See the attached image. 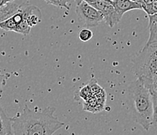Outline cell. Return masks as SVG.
I'll return each mask as SVG.
<instances>
[{
    "mask_svg": "<svg viewBox=\"0 0 157 135\" xmlns=\"http://www.w3.org/2000/svg\"><path fill=\"white\" fill-rule=\"evenodd\" d=\"M148 23H151V22H155L157 21V13L153 14V15H149L148 16Z\"/></svg>",
    "mask_w": 157,
    "mask_h": 135,
    "instance_id": "7402d4cb",
    "label": "cell"
},
{
    "mask_svg": "<svg viewBox=\"0 0 157 135\" xmlns=\"http://www.w3.org/2000/svg\"><path fill=\"white\" fill-rule=\"evenodd\" d=\"M31 27L28 25V22L25 20L18 23L16 27L15 32L18 33V34H21L23 35H28L31 31Z\"/></svg>",
    "mask_w": 157,
    "mask_h": 135,
    "instance_id": "4fadbf2b",
    "label": "cell"
},
{
    "mask_svg": "<svg viewBox=\"0 0 157 135\" xmlns=\"http://www.w3.org/2000/svg\"><path fill=\"white\" fill-rule=\"evenodd\" d=\"M16 27H17V23L14 22L12 17H10L6 20L0 23V28L6 31H13L15 32Z\"/></svg>",
    "mask_w": 157,
    "mask_h": 135,
    "instance_id": "7c38bea8",
    "label": "cell"
},
{
    "mask_svg": "<svg viewBox=\"0 0 157 135\" xmlns=\"http://www.w3.org/2000/svg\"><path fill=\"white\" fill-rule=\"evenodd\" d=\"M112 4L121 17L125 12L134 9H142V4L132 2L131 0H113Z\"/></svg>",
    "mask_w": 157,
    "mask_h": 135,
    "instance_id": "8992f818",
    "label": "cell"
},
{
    "mask_svg": "<svg viewBox=\"0 0 157 135\" xmlns=\"http://www.w3.org/2000/svg\"><path fill=\"white\" fill-rule=\"evenodd\" d=\"M93 37V33L91 30L88 29V28H84V29L81 30L78 33V37L83 42H87V41H90Z\"/></svg>",
    "mask_w": 157,
    "mask_h": 135,
    "instance_id": "2e32d148",
    "label": "cell"
},
{
    "mask_svg": "<svg viewBox=\"0 0 157 135\" xmlns=\"http://www.w3.org/2000/svg\"><path fill=\"white\" fill-rule=\"evenodd\" d=\"M55 111L52 107L37 111L25 104L22 113L10 117L12 135H53L65 125L54 115Z\"/></svg>",
    "mask_w": 157,
    "mask_h": 135,
    "instance_id": "6da1fadb",
    "label": "cell"
},
{
    "mask_svg": "<svg viewBox=\"0 0 157 135\" xmlns=\"http://www.w3.org/2000/svg\"><path fill=\"white\" fill-rule=\"evenodd\" d=\"M83 107H84V110H86V111L91 112V113H94L101 112L102 110H103L104 109V107H102V106H100L99 103H98L96 97H95L94 95H92L91 97L88 98V99L84 101Z\"/></svg>",
    "mask_w": 157,
    "mask_h": 135,
    "instance_id": "9c48e42d",
    "label": "cell"
},
{
    "mask_svg": "<svg viewBox=\"0 0 157 135\" xmlns=\"http://www.w3.org/2000/svg\"><path fill=\"white\" fill-rule=\"evenodd\" d=\"M152 101V125L157 128V95L151 92Z\"/></svg>",
    "mask_w": 157,
    "mask_h": 135,
    "instance_id": "5bb4252c",
    "label": "cell"
},
{
    "mask_svg": "<svg viewBox=\"0 0 157 135\" xmlns=\"http://www.w3.org/2000/svg\"><path fill=\"white\" fill-rule=\"evenodd\" d=\"M127 102L134 120L148 130L152 126V101L149 89L137 79L127 89Z\"/></svg>",
    "mask_w": 157,
    "mask_h": 135,
    "instance_id": "7a4b0ae2",
    "label": "cell"
},
{
    "mask_svg": "<svg viewBox=\"0 0 157 135\" xmlns=\"http://www.w3.org/2000/svg\"><path fill=\"white\" fill-rule=\"evenodd\" d=\"M111 1H113V0H111Z\"/></svg>",
    "mask_w": 157,
    "mask_h": 135,
    "instance_id": "d4e9b609",
    "label": "cell"
},
{
    "mask_svg": "<svg viewBox=\"0 0 157 135\" xmlns=\"http://www.w3.org/2000/svg\"><path fill=\"white\" fill-rule=\"evenodd\" d=\"M148 89H149L150 92H152V93H155V95H157V74L155 75V77L153 78L152 84L149 86Z\"/></svg>",
    "mask_w": 157,
    "mask_h": 135,
    "instance_id": "ac0fdd59",
    "label": "cell"
},
{
    "mask_svg": "<svg viewBox=\"0 0 157 135\" xmlns=\"http://www.w3.org/2000/svg\"><path fill=\"white\" fill-rule=\"evenodd\" d=\"M0 135H12V121L0 104Z\"/></svg>",
    "mask_w": 157,
    "mask_h": 135,
    "instance_id": "ba28073f",
    "label": "cell"
},
{
    "mask_svg": "<svg viewBox=\"0 0 157 135\" xmlns=\"http://www.w3.org/2000/svg\"><path fill=\"white\" fill-rule=\"evenodd\" d=\"M17 1V0L7 2L0 7V23L11 17L20 9V7L21 6L22 4L19 3Z\"/></svg>",
    "mask_w": 157,
    "mask_h": 135,
    "instance_id": "52a82bcc",
    "label": "cell"
},
{
    "mask_svg": "<svg viewBox=\"0 0 157 135\" xmlns=\"http://www.w3.org/2000/svg\"><path fill=\"white\" fill-rule=\"evenodd\" d=\"M149 28V37L145 45L157 43V21L148 23Z\"/></svg>",
    "mask_w": 157,
    "mask_h": 135,
    "instance_id": "30bf717a",
    "label": "cell"
},
{
    "mask_svg": "<svg viewBox=\"0 0 157 135\" xmlns=\"http://www.w3.org/2000/svg\"><path fill=\"white\" fill-rule=\"evenodd\" d=\"M91 5L98 9L102 13L104 21L109 27H113L116 24H117L121 21V18H122L117 13V10L113 5L112 1L110 0L98 1L95 3L92 4Z\"/></svg>",
    "mask_w": 157,
    "mask_h": 135,
    "instance_id": "5b68a950",
    "label": "cell"
},
{
    "mask_svg": "<svg viewBox=\"0 0 157 135\" xmlns=\"http://www.w3.org/2000/svg\"><path fill=\"white\" fill-rule=\"evenodd\" d=\"M6 82V76L2 74H0V91L2 90V86H4V84Z\"/></svg>",
    "mask_w": 157,
    "mask_h": 135,
    "instance_id": "44dd1931",
    "label": "cell"
},
{
    "mask_svg": "<svg viewBox=\"0 0 157 135\" xmlns=\"http://www.w3.org/2000/svg\"><path fill=\"white\" fill-rule=\"evenodd\" d=\"M88 85L89 86L90 89H91V90H92V95H94V96L98 94V93H99V92H102V91L103 90V89H102L101 86H99V85L97 83L96 80H95V79H91L90 82H88Z\"/></svg>",
    "mask_w": 157,
    "mask_h": 135,
    "instance_id": "e0dca14e",
    "label": "cell"
},
{
    "mask_svg": "<svg viewBox=\"0 0 157 135\" xmlns=\"http://www.w3.org/2000/svg\"><path fill=\"white\" fill-rule=\"evenodd\" d=\"M92 96V92L91 89H90L89 86L88 85H86V86L81 87V89H79L78 92H76V96H74V98H77L76 100H79V99H82L83 101L86 100L88 98H90Z\"/></svg>",
    "mask_w": 157,
    "mask_h": 135,
    "instance_id": "8fae6325",
    "label": "cell"
},
{
    "mask_svg": "<svg viewBox=\"0 0 157 135\" xmlns=\"http://www.w3.org/2000/svg\"><path fill=\"white\" fill-rule=\"evenodd\" d=\"M132 2H138V3H142V0H131Z\"/></svg>",
    "mask_w": 157,
    "mask_h": 135,
    "instance_id": "cb8c5ba5",
    "label": "cell"
},
{
    "mask_svg": "<svg viewBox=\"0 0 157 135\" xmlns=\"http://www.w3.org/2000/svg\"><path fill=\"white\" fill-rule=\"evenodd\" d=\"M61 2H62V5H63V8H65V9H70V6L68 5V4L71 3V0H60Z\"/></svg>",
    "mask_w": 157,
    "mask_h": 135,
    "instance_id": "ffe728a7",
    "label": "cell"
},
{
    "mask_svg": "<svg viewBox=\"0 0 157 135\" xmlns=\"http://www.w3.org/2000/svg\"><path fill=\"white\" fill-rule=\"evenodd\" d=\"M45 2H46L47 4H49V5H55V6L63 8L62 2H61L60 0H45Z\"/></svg>",
    "mask_w": 157,
    "mask_h": 135,
    "instance_id": "d6986e66",
    "label": "cell"
},
{
    "mask_svg": "<svg viewBox=\"0 0 157 135\" xmlns=\"http://www.w3.org/2000/svg\"><path fill=\"white\" fill-rule=\"evenodd\" d=\"M75 1L77 4V16L80 22L82 23L85 26L88 27H95L98 26L104 20L102 13L92 5L87 3L83 0Z\"/></svg>",
    "mask_w": 157,
    "mask_h": 135,
    "instance_id": "277c9868",
    "label": "cell"
},
{
    "mask_svg": "<svg viewBox=\"0 0 157 135\" xmlns=\"http://www.w3.org/2000/svg\"><path fill=\"white\" fill-rule=\"evenodd\" d=\"M131 62L135 75L148 89L157 74V43L145 45Z\"/></svg>",
    "mask_w": 157,
    "mask_h": 135,
    "instance_id": "3957f363",
    "label": "cell"
},
{
    "mask_svg": "<svg viewBox=\"0 0 157 135\" xmlns=\"http://www.w3.org/2000/svg\"><path fill=\"white\" fill-rule=\"evenodd\" d=\"M142 9L149 15H153V14L157 13V0H154L149 4H142Z\"/></svg>",
    "mask_w": 157,
    "mask_h": 135,
    "instance_id": "9a60e30c",
    "label": "cell"
},
{
    "mask_svg": "<svg viewBox=\"0 0 157 135\" xmlns=\"http://www.w3.org/2000/svg\"><path fill=\"white\" fill-rule=\"evenodd\" d=\"M154 0H142V4H149L152 2H153Z\"/></svg>",
    "mask_w": 157,
    "mask_h": 135,
    "instance_id": "603a6c76",
    "label": "cell"
}]
</instances>
